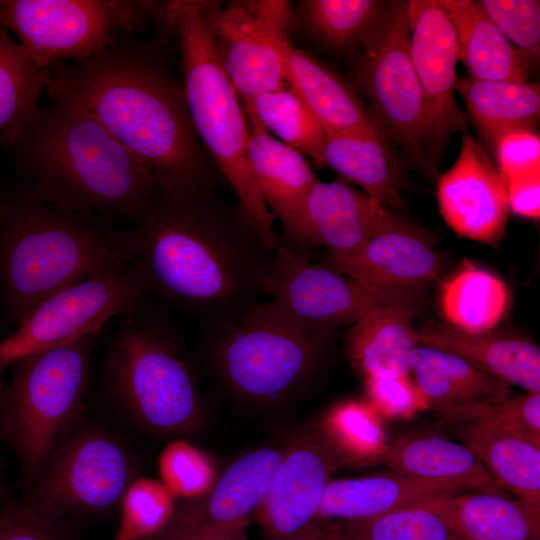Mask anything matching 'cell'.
I'll return each instance as SVG.
<instances>
[{
  "label": "cell",
  "instance_id": "cell-38",
  "mask_svg": "<svg viewBox=\"0 0 540 540\" xmlns=\"http://www.w3.org/2000/svg\"><path fill=\"white\" fill-rule=\"evenodd\" d=\"M380 414L369 403L345 401L318 423L343 463L363 465L381 460L387 445Z\"/></svg>",
  "mask_w": 540,
  "mask_h": 540
},
{
  "label": "cell",
  "instance_id": "cell-24",
  "mask_svg": "<svg viewBox=\"0 0 540 540\" xmlns=\"http://www.w3.org/2000/svg\"><path fill=\"white\" fill-rule=\"evenodd\" d=\"M414 304H386L352 324L348 353L353 366L364 377L410 376L409 358L417 345Z\"/></svg>",
  "mask_w": 540,
  "mask_h": 540
},
{
  "label": "cell",
  "instance_id": "cell-13",
  "mask_svg": "<svg viewBox=\"0 0 540 540\" xmlns=\"http://www.w3.org/2000/svg\"><path fill=\"white\" fill-rule=\"evenodd\" d=\"M421 290L371 286L324 264L278 238L272 255L268 295L298 323L329 332L354 324L369 311L395 302H416Z\"/></svg>",
  "mask_w": 540,
  "mask_h": 540
},
{
  "label": "cell",
  "instance_id": "cell-35",
  "mask_svg": "<svg viewBox=\"0 0 540 540\" xmlns=\"http://www.w3.org/2000/svg\"><path fill=\"white\" fill-rule=\"evenodd\" d=\"M328 540H464L438 498L358 521H322Z\"/></svg>",
  "mask_w": 540,
  "mask_h": 540
},
{
  "label": "cell",
  "instance_id": "cell-5",
  "mask_svg": "<svg viewBox=\"0 0 540 540\" xmlns=\"http://www.w3.org/2000/svg\"><path fill=\"white\" fill-rule=\"evenodd\" d=\"M160 18L177 33L183 91L197 137L212 164L231 185L238 209L274 252L278 236L250 167L249 124L240 99L204 29L198 0L166 1Z\"/></svg>",
  "mask_w": 540,
  "mask_h": 540
},
{
  "label": "cell",
  "instance_id": "cell-20",
  "mask_svg": "<svg viewBox=\"0 0 540 540\" xmlns=\"http://www.w3.org/2000/svg\"><path fill=\"white\" fill-rule=\"evenodd\" d=\"M323 264L371 286L421 290L444 261L425 230L395 214L354 255Z\"/></svg>",
  "mask_w": 540,
  "mask_h": 540
},
{
  "label": "cell",
  "instance_id": "cell-34",
  "mask_svg": "<svg viewBox=\"0 0 540 540\" xmlns=\"http://www.w3.org/2000/svg\"><path fill=\"white\" fill-rule=\"evenodd\" d=\"M48 75L0 26V147L11 148L37 115Z\"/></svg>",
  "mask_w": 540,
  "mask_h": 540
},
{
  "label": "cell",
  "instance_id": "cell-41",
  "mask_svg": "<svg viewBox=\"0 0 540 540\" xmlns=\"http://www.w3.org/2000/svg\"><path fill=\"white\" fill-rule=\"evenodd\" d=\"M158 468L161 483L176 500L205 496L219 478L212 458L185 440L171 441L163 448Z\"/></svg>",
  "mask_w": 540,
  "mask_h": 540
},
{
  "label": "cell",
  "instance_id": "cell-40",
  "mask_svg": "<svg viewBox=\"0 0 540 540\" xmlns=\"http://www.w3.org/2000/svg\"><path fill=\"white\" fill-rule=\"evenodd\" d=\"M120 503V524L112 540L148 539L168 523L177 506L161 481L149 477L134 479Z\"/></svg>",
  "mask_w": 540,
  "mask_h": 540
},
{
  "label": "cell",
  "instance_id": "cell-23",
  "mask_svg": "<svg viewBox=\"0 0 540 540\" xmlns=\"http://www.w3.org/2000/svg\"><path fill=\"white\" fill-rule=\"evenodd\" d=\"M285 82L328 133L383 134L354 87L310 53L289 41L284 58Z\"/></svg>",
  "mask_w": 540,
  "mask_h": 540
},
{
  "label": "cell",
  "instance_id": "cell-44",
  "mask_svg": "<svg viewBox=\"0 0 540 540\" xmlns=\"http://www.w3.org/2000/svg\"><path fill=\"white\" fill-rule=\"evenodd\" d=\"M365 388L368 402L388 417H409L426 407L410 376L365 377Z\"/></svg>",
  "mask_w": 540,
  "mask_h": 540
},
{
  "label": "cell",
  "instance_id": "cell-27",
  "mask_svg": "<svg viewBox=\"0 0 540 540\" xmlns=\"http://www.w3.org/2000/svg\"><path fill=\"white\" fill-rule=\"evenodd\" d=\"M381 460L397 473L454 484L466 491L497 486L467 447L435 434H410L389 441Z\"/></svg>",
  "mask_w": 540,
  "mask_h": 540
},
{
  "label": "cell",
  "instance_id": "cell-36",
  "mask_svg": "<svg viewBox=\"0 0 540 540\" xmlns=\"http://www.w3.org/2000/svg\"><path fill=\"white\" fill-rule=\"evenodd\" d=\"M387 6L378 0H304L293 17L329 48L346 52L364 45Z\"/></svg>",
  "mask_w": 540,
  "mask_h": 540
},
{
  "label": "cell",
  "instance_id": "cell-31",
  "mask_svg": "<svg viewBox=\"0 0 540 540\" xmlns=\"http://www.w3.org/2000/svg\"><path fill=\"white\" fill-rule=\"evenodd\" d=\"M409 368L425 406L435 410L508 394V384L441 349L417 344L410 354Z\"/></svg>",
  "mask_w": 540,
  "mask_h": 540
},
{
  "label": "cell",
  "instance_id": "cell-28",
  "mask_svg": "<svg viewBox=\"0 0 540 540\" xmlns=\"http://www.w3.org/2000/svg\"><path fill=\"white\" fill-rule=\"evenodd\" d=\"M452 435L467 447L496 485L517 499L540 508V446L498 428L451 425Z\"/></svg>",
  "mask_w": 540,
  "mask_h": 540
},
{
  "label": "cell",
  "instance_id": "cell-8",
  "mask_svg": "<svg viewBox=\"0 0 540 540\" xmlns=\"http://www.w3.org/2000/svg\"><path fill=\"white\" fill-rule=\"evenodd\" d=\"M136 311L125 316L111 340L106 358L109 386L146 428L162 434L189 432L202 414L193 374L164 326Z\"/></svg>",
  "mask_w": 540,
  "mask_h": 540
},
{
  "label": "cell",
  "instance_id": "cell-25",
  "mask_svg": "<svg viewBox=\"0 0 540 540\" xmlns=\"http://www.w3.org/2000/svg\"><path fill=\"white\" fill-rule=\"evenodd\" d=\"M464 540H540V508L493 486L440 497Z\"/></svg>",
  "mask_w": 540,
  "mask_h": 540
},
{
  "label": "cell",
  "instance_id": "cell-46",
  "mask_svg": "<svg viewBox=\"0 0 540 540\" xmlns=\"http://www.w3.org/2000/svg\"><path fill=\"white\" fill-rule=\"evenodd\" d=\"M509 209L527 219L540 217V172L510 178L506 183Z\"/></svg>",
  "mask_w": 540,
  "mask_h": 540
},
{
  "label": "cell",
  "instance_id": "cell-14",
  "mask_svg": "<svg viewBox=\"0 0 540 540\" xmlns=\"http://www.w3.org/2000/svg\"><path fill=\"white\" fill-rule=\"evenodd\" d=\"M133 481L130 458L121 444L97 430L60 440L26 497L51 515L106 511L120 502Z\"/></svg>",
  "mask_w": 540,
  "mask_h": 540
},
{
  "label": "cell",
  "instance_id": "cell-47",
  "mask_svg": "<svg viewBox=\"0 0 540 540\" xmlns=\"http://www.w3.org/2000/svg\"><path fill=\"white\" fill-rule=\"evenodd\" d=\"M248 523L249 522L236 525L229 529L204 537L200 540H248Z\"/></svg>",
  "mask_w": 540,
  "mask_h": 540
},
{
  "label": "cell",
  "instance_id": "cell-4",
  "mask_svg": "<svg viewBox=\"0 0 540 540\" xmlns=\"http://www.w3.org/2000/svg\"><path fill=\"white\" fill-rule=\"evenodd\" d=\"M135 255L134 228L66 212L26 188L0 193V292L17 326L56 292Z\"/></svg>",
  "mask_w": 540,
  "mask_h": 540
},
{
  "label": "cell",
  "instance_id": "cell-3",
  "mask_svg": "<svg viewBox=\"0 0 540 540\" xmlns=\"http://www.w3.org/2000/svg\"><path fill=\"white\" fill-rule=\"evenodd\" d=\"M33 195L66 212L136 225L159 193L148 167L73 105L41 107L11 147Z\"/></svg>",
  "mask_w": 540,
  "mask_h": 540
},
{
  "label": "cell",
  "instance_id": "cell-30",
  "mask_svg": "<svg viewBox=\"0 0 540 540\" xmlns=\"http://www.w3.org/2000/svg\"><path fill=\"white\" fill-rule=\"evenodd\" d=\"M455 90L491 151L504 135L535 130L538 124L540 87L537 83L468 77L457 79Z\"/></svg>",
  "mask_w": 540,
  "mask_h": 540
},
{
  "label": "cell",
  "instance_id": "cell-7",
  "mask_svg": "<svg viewBox=\"0 0 540 540\" xmlns=\"http://www.w3.org/2000/svg\"><path fill=\"white\" fill-rule=\"evenodd\" d=\"M95 335L20 359L0 393V435L15 452L28 485L81 408Z\"/></svg>",
  "mask_w": 540,
  "mask_h": 540
},
{
  "label": "cell",
  "instance_id": "cell-43",
  "mask_svg": "<svg viewBox=\"0 0 540 540\" xmlns=\"http://www.w3.org/2000/svg\"><path fill=\"white\" fill-rule=\"evenodd\" d=\"M62 520L24 497L0 513V540H67Z\"/></svg>",
  "mask_w": 540,
  "mask_h": 540
},
{
  "label": "cell",
  "instance_id": "cell-37",
  "mask_svg": "<svg viewBox=\"0 0 540 540\" xmlns=\"http://www.w3.org/2000/svg\"><path fill=\"white\" fill-rule=\"evenodd\" d=\"M247 120L257 121L267 132L312 161L324 166L326 131L287 83L259 94L243 107Z\"/></svg>",
  "mask_w": 540,
  "mask_h": 540
},
{
  "label": "cell",
  "instance_id": "cell-48",
  "mask_svg": "<svg viewBox=\"0 0 540 540\" xmlns=\"http://www.w3.org/2000/svg\"><path fill=\"white\" fill-rule=\"evenodd\" d=\"M293 540H328L324 523L317 521L310 530Z\"/></svg>",
  "mask_w": 540,
  "mask_h": 540
},
{
  "label": "cell",
  "instance_id": "cell-32",
  "mask_svg": "<svg viewBox=\"0 0 540 540\" xmlns=\"http://www.w3.org/2000/svg\"><path fill=\"white\" fill-rule=\"evenodd\" d=\"M324 165L388 208H402L397 173L383 134L326 132Z\"/></svg>",
  "mask_w": 540,
  "mask_h": 540
},
{
  "label": "cell",
  "instance_id": "cell-42",
  "mask_svg": "<svg viewBox=\"0 0 540 540\" xmlns=\"http://www.w3.org/2000/svg\"><path fill=\"white\" fill-rule=\"evenodd\" d=\"M486 15L506 39L531 61L539 53L540 2L481 0Z\"/></svg>",
  "mask_w": 540,
  "mask_h": 540
},
{
  "label": "cell",
  "instance_id": "cell-16",
  "mask_svg": "<svg viewBox=\"0 0 540 540\" xmlns=\"http://www.w3.org/2000/svg\"><path fill=\"white\" fill-rule=\"evenodd\" d=\"M410 55L427 109L429 164L434 174L450 137L468 118L455 100L456 33L439 0L408 1Z\"/></svg>",
  "mask_w": 540,
  "mask_h": 540
},
{
  "label": "cell",
  "instance_id": "cell-18",
  "mask_svg": "<svg viewBox=\"0 0 540 540\" xmlns=\"http://www.w3.org/2000/svg\"><path fill=\"white\" fill-rule=\"evenodd\" d=\"M439 211L459 236L497 245L504 236L509 205L506 187L486 147L470 133L459 155L437 181Z\"/></svg>",
  "mask_w": 540,
  "mask_h": 540
},
{
  "label": "cell",
  "instance_id": "cell-2",
  "mask_svg": "<svg viewBox=\"0 0 540 540\" xmlns=\"http://www.w3.org/2000/svg\"><path fill=\"white\" fill-rule=\"evenodd\" d=\"M46 94L89 113L160 189H209L210 164L183 86L150 49L120 37L101 54L49 70Z\"/></svg>",
  "mask_w": 540,
  "mask_h": 540
},
{
  "label": "cell",
  "instance_id": "cell-26",
  "mask_svg": "<svg viewBox=\"0 0 540 540\" xmlns=\"http://www.w3.org/2000/svg\"><path fill=\"white\" fill-rule=\"evenodd\" d=\"M439 1L453 24L458 60L467 68L469 77L527 81L531 60L506 39L479 1Z\"/></svg>",
  "mask_w": 540,
  "mask_h": 540
},
{
  "label": "cell",
  "instance_id": "cell-22",
  "mask_svg": "<svg viewBox=\"0 0 540 540\" xmlns=\"http://www.w3.org/2000/svg\"><path fill=\"white\" fill-rule=\"evenodd\" d=\"M417 344L456 354L506 384L540 392V349L520 336L490 330L469 333L448 324L416 330Z\"/></svg>",
  "mask_w": 540,
  "mask_h": 540
},
{
  "label": "cell",
  "instance_id": "cell-15",
  "mask_svg": "<svg viewBox=\"0 0 540 540\" xmlns=\"http://www.w3.org/2000/svg\"><path fill=\"white\" fill-rule=\"evenodd\" d=\"M341 465L318 424L297 432L284 448L255 513L264 534L270 540H293L310 530Z\"/></svg>",
  "mask_w": 540,
  "mask_h": 540
},
{
  "label": "cell",
  "instance_id": "cell-29",
  "mask_svg": "<svg viewBox=\"0 0 540 540\" xmlns=\"http://www.w3.org/2000/svg\"><path fill=\"white\" fill-rule=\"evenodd\" d=\"M251 170L269 211L285 223L304 202L318 178L305 156L248 120Z\"/></svg>",
  "mask_w": 540,
  "mask_h": 540
},
{
  "label": "cell",
  "instance_id": "cell-45",
  "mask_svg": "<svg viewBox=\"0 0 540 540\" xmlns=\"http://www.w3.org/2000/svg\"><path fill=\"white\" fill-rule=\"evenodd\" d=\"M492 152L504 185L512 177L540 172V138L535 130H518L504 135Z\"/></svg>",
  "mask_w": 540,
  "mask_h": 540
},
{
  "label": "cell",
  "instance_id": "cell-17",
  "mask_svg": "<svg viewBox=\"0 0 540 540\" xmlns=\"http://www.w3.org/2000/svg\"><path fill=\"white\" fill-rule=\"evenodd\" d=\"M395 216L390 208L343 181L313 185L300 208L282 224L279 240L305 251H327L324 263L354 255Z\"/></svg>",
  "mask_w": 540,
  "mask_h": 540
},
{
  "label": "cell",
  "instance_id": "cell-33",
  "mask_svg": "<svg viewBox=\"0 0 540 540\" xmlns=\"http://www.w3.org/2000/svg\"><path fill=\"white\" fill-rule=\"evenodd\" d=\"M439 303L448 325L469 333L494 330L509 303L506 284L487 269L464 260L442 284Z\"/></svg>",
  "mask_w": 540,
  "mask_h": 540
},
{
  "label": "cell",
  "instance_id": "cell-6",
  "mask_svg": "<svg viewBox=\"0 0 540 540\" xmlns=\"http://www.w3.org/2000/svg\"><path fill=\"white\" fill-rule=\"evenodd\" d=\"M215 325L211 353L221 379L255 404L300 391L317 371L329 333L298 323L273 302L254 303Z\"/></svg>",
  "mask_w": 540,
  "mask_h": 540
},
{
  "label": "cell",
  "instance_id": "cell-10",
  "mask_svg": "<svg viewBox=\"0 0 540 540\" xmlns=\"http://www.w3.org/2000/svg\"><path fill=\"white\" fill-rule=\"evenodd\" d=\"M350 84L368 99L373 118L430 172L429 124L424 96L410 55L408 1L388 2L361 47ZM383 130V129H382Z\"/></svg>",
  "mask_w": 540,
  "mask_h": 540
},
{
  "label": "cell",
  "instance_id": "cell-12",
  "mask_svg": "<svg viewBox=\"0 0 540 540\" xmlns=\"http://www.w3.org/2000/svg\"><path fill=\"white\" fill-rule=\"evenodd\" d=\"M204 29L242 107L285 82V48L294 25L285 0H198Z\"/></svg>",
  "mask_w": 540,
  "mask_h": 540
},
{
  "label": "cell",
  "instance_id": "cell-9",
  "mask_svg": "<svg viewBox=\"0 0 540 540\" xmlns=\"http://www.w3.org/2000/svg\"><path fill=\"white\" fill-rule=\"evenodd\" d=\"M161 3L124 0H0V26L31 61L49 71L93 58L122 34L139 29Z\"/></svg>",
  "mask_w": 540,
  "mask_h": 540
},
{
  "label": "cell",
  "instance_id": "cell-11",
  "mask_svg": "<svg viewBox=\"0 0 540 540\" xmlns=\"http://www.w3.org/2000/svg\"><path fill=\"white\" fill-rule=\"evenodd\" d=\"M148 294L135 262L104 269L56 292L0 341V370L26 356L97 334L111 319L135 312Z\"/></svg>",
  "mask_w": 540,
  "mask_h": 540
},
{
  "label": "cell",
  "instance_id": "cell-21",
  "mask_svg": "<svg viewBox=\"0 0 540 540\" xmlns=\"http://www.w3.org/2000/svg\"><path fill=\"white\" fill-rule=\"evenodd\" d=\"M443 482L420 480L395 471L331 480L317 521H358L465 492Z\"/></svg>",
  "mask_w": 540,
  "mask_h": 540
},
{
  "label": "cell",
  "instance_id": "cell-1",
  "mask_svg": "<svg viewBox=\"0 0 540 540\" xmlns=\"http://www.w3.org/2000/svg\"><path fill=\"white\" fill-rule=\"evenodd\" d=\"M134 231L149 294L217 318L269 296L273 252L238 207L222 205L209 189L159 188Z\"/></svg>",
  "mask_w": 540,
  "mask_h": 540
},
{
  "label": "cell",
  "instance_id": "cell-19",
  "mask_svg": "<svg viewBox=\"0 0 540 540\" xmlns=\"http://www.w3.org/2000/svg\"><path fill=\"white\" fill-rule=\"evenodd\" d=\"M283 451L263 447L243 454L219 476L208 494L176 506L168 523L146 540H200L249 522L266 494Z\"/></svg>",
  "mask_w": 540,
  "mask_h": 540
},
{
  "label": "cell",
  "instance_id": "cell-39",
  "mask_svg": "<svg viewBox=\"0 0 540 540\" xmlns=\"http://www.w3.org/2000/svg\"><path fill=\"white\" fill-rule=\"evenodd\" d=\"M436 411L441 421L449 426L470 424L498 428L540 446V392L475 399Z\"/></svg>",
  "mask_w": 540,
  "mask_h": 540
}]
</instances>
